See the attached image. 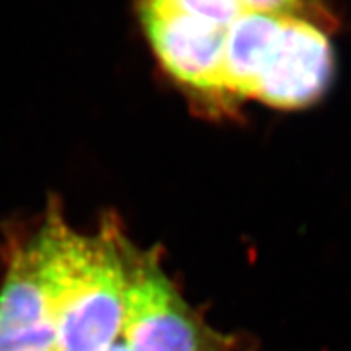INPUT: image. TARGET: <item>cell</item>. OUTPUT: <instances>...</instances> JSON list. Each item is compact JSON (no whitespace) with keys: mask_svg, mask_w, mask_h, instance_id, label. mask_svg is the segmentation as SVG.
Masks as SVG:
<instances>
[{"mask_svg":"<svg viewBox=\"0 0 351 351\" xmlns=\"http://www.w3.org/2000/svg\"><path fill=\"white\" fill-rule=\"evenodd\" d=\"M56 311L57 351H108L119 341L127 282L125 244L116 231H73L49 212L33 236Z\"/></svg>","mask_w":351,"mask_h":351,"instance_id":"obj_1","label":"cell"},{"mask_svg":"<svg viewBox=\"0 0 351 351\" xmlns=\"http://www.w3.org/2000/svg\"><path fill=\"white\" fill-rule=\"evenodd\" d=\"M127 282L122 343L129 351H223L197 320L153 257H132L125 245Z\"/></svg>","mask_w":351,"mask_h":351,"instance_id":"obj_2","label":"cell"},{"mask_svg":"<svg viewBox=\"0 0 351 351\" xmlns=\"http://www.w3.org/2000/svg\"><path fill=\"white\" fill-rule=\"evenodd\" d=\"M333 64L326 33L301 16H287L254 98L280 109L309 106L326 93Z\"/></svg>","mask_w":351,"mask_h":351,"instance_id":"obj_3","label":"cell"},{"mask_svg":"<svg viewBox=\"0 0 351 351\" xmlns=\"http://www.w3.org/2000/svg\"><path fill=\"white\" fill-rule=\"evenodd\" d=\"M153 51L174 78L202 91H221L226 29L212 21L140 3Z\"/></svg>","mask_w":351,"mask_h":351,"instance_id":"obj_4","label":"cell"},{"mask_svg":"<svg viewBox=\"0 0 351 351\" xmlns=\"http://www.w3.org/2000/svg\"><path fill=\"white\" fill-rule=\"evenodd\" d=\"M0 351H57L54 302L33 238L13 249L0 288Z\"/></svg>","mask_w":351,"mask_h":351,"instance_id":"obj_5","label":"cell"},{"mask_svg":"<svg viewBox=\"0 0 351 351\" xmlns=\"http://www.w3.org/2000/svg\"><path fill=\"white\" fill-rule=\"evenodd\" d=\"M285 15L245 10L226 29L221 91L254 98L282 34Z\"/></svg>","mask_w":351,"mask_h":351,"instance_id":"obj_6","label":"cell"},{"mask_svg":"<svg viewBox=\"0 0 351 351\" xmlns=\"http://www.w3.org/2000/svg\"><path fill=\"white\" fill-rule=\"evenodd\" d=\"M247 10L274 13V15L300 16L301 0H239Z\"/></svg>","mask_w":351,"mask_h":351,"instance_id":"obj_7","label":"cell"},{"mask_svg":"<svg viewBox=\"0 0 351 351\" xmlns=\"http://www.w3.org/2000/svg\"><path fill=\"white\" fill-rule=\"evenodd\" d=\"M108 351H129V350H127V346L122 343V341H117V343L111 346V348H109Z\"/></svg>","mask_w":351,"mask_h":351,"instance_id":"obj_8","label":"cell"}]
</instances>
